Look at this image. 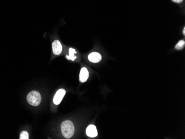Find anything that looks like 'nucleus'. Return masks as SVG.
<instances>
[{
	"label": "nucleus",
	"instance_id": "5",
	"mask_svg": "<svg viewBox=\"0 0 185 139\" xmlns=\"http://www.w3.org/2000/svg\"><path fill=\"white\" fill-rule=\"evenodd\" d=\"M86 134L90 137H95L98 135L97 128L94 125H90L86 129Z\"/></svg>",
	"mask_w": 185,
	"mask_h": 139
},
{
	"label": "nucleus",
	"instance_id": "2",
	"mask_svg": "<svg viewBox=\"0 0 185 139\" xmlns=\"http://www.w3.org/2000/svg\"><path fill=\"white\" fill-rule=\"evenodd\" d=\"M27 100L30 105L37 106L40 104L42 98L39 92L33 90L29 93L27 97Z\"/></svg>",
	"mask_w": 185,
	"mask_h": 139
},
{
	"label": "nucleus",
	"instance_id": "1",
	"mask_svg": "<svg viewBox=\"0 0 185 139\" xmlns=\"http://www.w3.org/2000/svg\"><path fill=\"white\" fill-rule=\"evenodd\" d=\"M61 131L63 137L67 139H69L73 137L74 134L75 128L73 123L70 120H65L61 125Z\"/></svg>",
	"mask_w": 185,
	"mask_h": 139
},
{
	"label": "nucleus",
	"instance_id": "3",
	"mask_svg": "<svg viewBox=\"0 0 185 139\" xmlns=\"http://www.w3.org/2000/svg\"><path fill=\"white\" fill-rule=\"evenodd\" d=\"M65 93L66 92H65V90L63 89L58 90L53 98V102L55 103V104L58 105L60 104L64 96L65 95Z\"/></svg>",
	"mask_w": 185,
	"mask_h": 139
},
{
	"label": "nucleus",
	"instance_id": "7",
	"mask_svg": "<svg viewBox=\"0 0 185 139\" xmlns=\"http://www.w3.org/2000/svg\"><path fill=\"white\" fill-rule=\"evenodd\" d=\"M89 77V72L88 69L83 67L81 69L80 74H79V79L80 81L82 83H84L87 80Z\"/></svg>",
	"mask_w": 185,
	"mask_h": 139
},
{
	"label": "nucleus",
	"instance_id": "6",
	"mask_svg": "<svg viewBox=\"0 0 185 139\" xmlns=\"http://www.w3.org/2000/svg\"><path fill=\"white\" fill-rule=\"evenodd\" d=\"M102 55L98 52L91 53L88 55V59L92 63H98L102 60Z\"/></svg>",
	"mask_w": 185,
	"mask_h": 139
},
{
	"label": "nucleus",
	"instance_id": "12",
	"mask_svg": "<svg viewBox=\"0 0 185 139\" xmlns=\"http://www.w3.org/2000/svg\"><path fill=\"white\" fill-rule=\"evenodd\" d=\"M183 34H184V35H185V28H183Z\"/></svg>",
	"mask_w": 185,
	"mask_h": 139
},
{
	"label": "nucleus",
	"instance_id": "4",
	"mask_svg": "<svg viewBox=\"0 0 185 139\" xmlns=\"http://www.w3.org/2000/svg\"><path fill=\"white\" fill-rule=\"evenodd\" d=\"M62 45L60 41L58 40H55L52 43L53 52L55 55L60 54L62 51Z\"/></svg>",
	"mask_w": 185,
	"mask_h": 139
},
{
	"label": "nucleus",
	"instance_id": "11",
	"mask_svg": "<svg viewBox=\"0 0 185 139\" xmlns=\"http://www.w3.org/2000/svg\"><path fill=\"white\" fill-rule=\"evenodd\" d=\"M172 2H174L176 3H181L183 2V0H171Z\"/></svg>",
	"mask_w": 185,
	"mask_h": 139
},
{
	"label": "nucleus",
	"instance_id": "8",
	"mask_svg": "<svg viewBox=\"0 0 185 139\" xmlns=\"http://www.w3.org/2000/svg\"><path fill=\"white\" fill-rule=\"evenodd\" d=\"M76 53H77V52H76V50L73 49V48H69V55L67 56V58L68 59H69V60H75L76 58H77V57L75 56V54H76Z\"/></svg>",
	"mask_w": 185,
	"mask_h": 139
},
{
	"label": "nucleus",
	"instance_id": "10",
	"mask_svg": "<svg viewBox=\"0 0 185 139\" xmlns=\"http://www.w3.org/2000/svg\"><path fill=\"white\" fill-rule=\"evenodd\" d=\"M20 139H29V133L26 131H22L20 134Z\"/></svg>",
	"mask_w": 185,
	"mask_h": 139
},
{
	"label": "nucleus",
	"instance_id": "9",
	"mask_svg": "<svg viewBox=\"0 0 185 139\" xmlns=\"http://www.w3.org/2000/svg\"><path fill=\"white\" fill-rule=\"evenodd\" d=\"M185 42L183 40H181L179 42H178L177 45L175 46V48L177 50H183V48L185 47Z\"/></svg>",
	"mask_w": 185,
	"mask_h": 139
}]
</instances>
